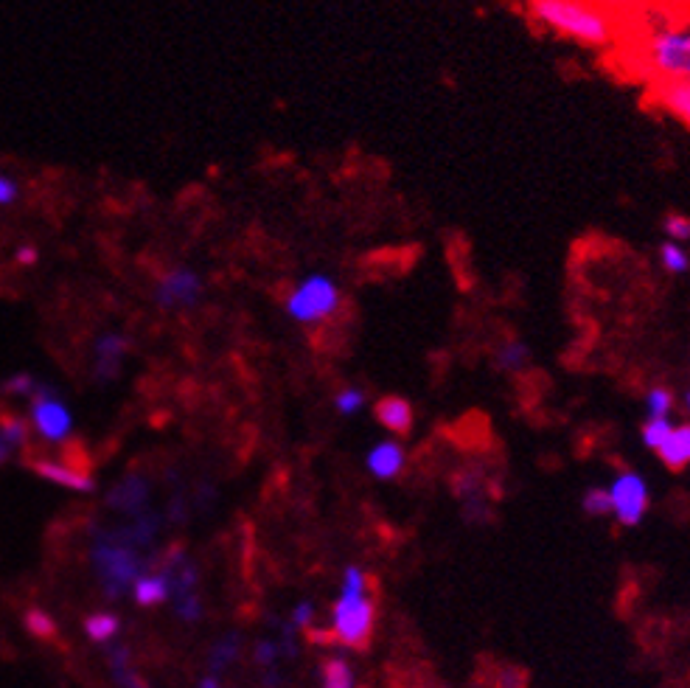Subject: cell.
<instances>
[{"label": "cell", "mask_w": 690, "mask_h": 688, "mask_svg": "<svg viewBox=\"0 0 690 688\" xmlns=\"http://www.w3.org/2000/svg\"><path fill=\"white\" fill-rule=\"evenodd\" d=\"M618 59L623 71L648 85L690 82V12H620Z\"/></svg>", "instance_id": "cell-1"}, {"label": "cell", "mask_w": 690, "mask_h": 688, "mask_svg": "<svg viewBox=\"0 0 690 688\" xmlns=\"http://www.w3.org/2000/svg\"><path fill=\"white\" fill-rule=\"evenodd\" d=\"M528 17L561 37H570L575 43L592 45V48L618 43L620 12L609 6L578 3V0H533L528 6Z\"/></svg>", "instance_id": "cell-2"}, {"label": "cell", "mask_w": 690, "mask_h": 688, "mask_svg": "<svg viewBox=\"0 0 690 688\" xmlns=\"http://www.w3.org/2000/svg\"><path fill=\"white\" fill-rule=\"evenodd\" d=\"M368 585L371 582L362 568H345L340 599L331 607V638L351 649H365L374 635L376 604L368 596Z\"/></svg>", "instance_id": "cell-3"}, {"label": "cell", "mask_w": 690, "mask_h": 688, "mask_svg": "<svg viewBox=\"0 0 690 688\" xmlns=\"http://www.w3.org/2000/svg\"><path fill=\"white\" fill-rule=\"evenodd\" d=\"M93 565L101 576L104 593L110 599H118L127 593V587H132L141 576H144L146 562L138 557V551L130 545L115 542L107 531L96 534V545H93Z\"/></svg>", "instance_id": "cell-4"}, {"label": "cell", "mask_w": 690, "mask_h": 688, "mask_svg": "<svg viewBox=\"0 0 690 688\" xmlns=\"http://www.w3.org/2000/svg\"><path fill=\"white\" fill-rule=\"evenodd\" d=\"M340 287L323 276V273H315L309 279H303L292 293L287 295V315L292 321L298 323H320L329 321L331 315L340 309Z\"/></svg>", "instance_id": "cell-5"}, {"label": "cell", "mask_w": 690, "mask_h": 688, "mask_svg": "<svg viewBox=\"0 0 690 688\" xmlns=\"http://www.w3.org/2000/svg\"><path fill=\"white\" fill-rule=\"evenodd\" d=\"M31 425L48 441H62L71 436L73 416L54 385L45 382L37 385V391L31 396Z\"/></svg>", "instance_id": "cell-6"}, {"label": "cell", "mask_w": 690, "mask_h": 688, "mask_svg": "<svg viewBox=\"0 0 690 688\" xmlns=\"http://www.w3.org/2000/svg\"><path fill=\"white\" fill-rule=\"evenodd\" d=\"M609 498H612V514L620 526L632 528L646 517L648 486L632 469H620L615 475V481L609 486Z\"/></svg>", "instance_id": "cell-7"}, {"label": "cell", "mask_w": 690, "mask_h": 688, "mask_svg": "<svg viewBox=\"0 0 690 688\" xmlns=\"http://www.w3.org/2000/svg\"><path fill=\"white\" fill-rule=\"evenodd\" d=\"M202 298V279L191 267H174L155 287V301L163 309L194 307Z\"/></svg>", "instance_id": "cell-8"}, {"label": "cell", "mask_w": 690, "mask_h": 688, "mask_svg": "<svg viewBox=\"0 0 690 688\" xmlns=\"http://www.w3.org/2000/svg\"><path fill=\"white\" fill-rule=\"evenodd\" d=\"M132 349V340L127 335H118V332H107L96 340L93 352H96V368H93V380L99 385H107L113 382L118 374H121V360L124 354Z\"/></svg>", "instance_id": "cell-9"}, {"label": "cell", "mask_w": 690, "mask_h": 688, "mask_svg": "<svg viewBox=\"0 0 690 688\" xmlns=\"http://www.w3.org/2000/svg\"><path fill=\"white\" fill-rule=\"evenodd\" d=\"M149 495H152V486L144 475H127L121 484H115L107 492V506L115 512L138 517V514L149 512Z\"/></svg>", "instance_id": "cell-10"}, {"label": "cell", "mask_w": 690, "mask_h": 688, "mask_svg": "<svg viewBox=\"0 0 690 688\" xmlns=\"http://www.w3.org/2000/svg\"><path fill=\"white\" fill-rule=\"evenodd\" d=\"M646 104L690 127V82H657L646 88Z\"/></svg>", "instance_id": "cell-11"}, {"label": "cell", "mask_w": 690, "mask_h": 688, "mask_svg": "<svg viewBox=\"0 0 690 688\" xmlns=\"http://www.w3.org/2000/svg\"><path fill=\"white\" fill-rule=\"evenodd\" d=\"M374 416L379 425L385 427L393 436H410L416 425V410L404 396H382L374 405Z\"/></svg>", "instance_id": "cell-12"}, {"label": "cell", "mask_w": 690, "mask_h": 688, "mask_svg": "<svg viewBox=\"0 0 690 688\" xmlns=\"http://www.w3.org/2000/svg\"><path fill=\"white\" fill-rule=\"evenodd\" d=\"M486 486H489V481H486L483 469L466 467L455 475L452 489H455V495L463 503L466 517H475V509H480V514L486 512Z\"/></svg>", "instance_id": "cell-13"}, {"label": "cell", "mask_w": 690, "mask_h": 688, "mask_svg": "<svg viewBox=\"0 0 690 688\" xmlns=\"http://www.w3.org/2000/svg\"><path fill=\"white\" fill-rule=\"evenodd\" d=\"M404 464H407V453L399 441H379L374 450L365 458L368 472L379 478V481H393L402 475Z\"/></svg>", "instance_id": "cell-14"}, {"label": "cell", "mask_w": 690, "mask_h": 688, "mask_svg": "<svg viewBox=\"0 0 690 688\" xmlns=\"http://www.w3.org/2000/svg\"><path fill=\"white\" fill-rule=\"evenodd\" d=\"M31 467H34L37 475H43L45 481H51V484L65 486V489H73V492H96V481L87 472H82V469H73L71 464H59V461L40 458Z\"/></svg>", "instance_id": "cell-15"}, {"label": "cell", "mask_w": 690, "mask_h": 688, "mask_svg": "<svg viewBox=\"0 0 690 688\" xmlns=\"http://www.w3.org/2000/svg\"><path fill=\"white\" fill-rule=\"evenodd\" d=\"M665 467L671 472H682L690 464V425H674V430L668 433V439L662 441V447L657 450Z\"/></svg>", "instance_id": "cell-16"}, {"label": "cell", "mask_w": 690, "mask_h": 688, "mask_svg": "<svg viewBox=\"0 0 690 688\" xmlns=\"http://www.w3.org/2000/svg\"><path fill=\"white\" fill-rule=\"evenodd\" d=\"M528 363H531V352L517 337H505L503 343L494 349V368H500V371L517 374V371H525Z\"/></svg>", "instance_id": "cell-17"}, {"label": "cell", "mask_w": 690, "mask_h": 688, "mask_svg": "<svg viewBox=\"0 0 690 688\" xmlns=\"http://www.w3.org/2000/svg\"><path fill=\"white\" fill-rule=\"evenodd\" d=\"M132 593H135V601L144 604V607H155L160 601L169 599V582L163 573H149V576H141L135 585H132Z\"/></svg>", "instance_id": "cell-18"}, {"label": "cell", "mask_w": 690, "mask_h": 688, "mask_svg": "<svg viewBox=\"0 0 690 688\" xmlns=\"http://www.w3.org/2000/svg\"><path fill=\"white\" fill-rule=\"evenodd\" d=\"M0 441L12 450H20L26 447L29 441V422L23 416H15V413H3L0 416Z\"/></svg>", "instance_id": "cell-19"}, {"label": "cell", "mask_w": 690, "mask_h": 688, "mask_svg": "<svg viewBox=\"0 0 690 688\" xmlns=\"http://www.w3.org/2000/svg\"><path fill=\"white\" fill-rule=\"evenodd\" d=\"M660 262L662 267H665V273H671V276H682V273H688L690 270L688 250L682 248V245H676V242H671V239L660 245Z\"/></svg>", "instance_id": "cell-20"}, {"label": "cell", "mask_w": 690, "mask_h": 688, "mask_svg": "<svg viewBox=\"0 0 690 688\" xmlns=\"http://www.w3.org/2000/svg\"><path fill=\"white\" fill-rule=\"evenodd\" d=\"M354 672L343 658H331L323 663V688H351Z\"/></svg>", "instance_id": "cell-21"}, {"label": "cell", "mask_w": 690, "mask_h": 688, "mask_svg": "<svg viewBox=\"0 0 690 688\" xmlns=\"http://www.w3.org/2000/svg\"><path fill=\"white\" fill-rule=\"evenodd\" d=\"M646 410L648 419H668L671 410H674V394H671V388H662V385L651 388L646 394Z\"/></svg>", "instance_id": "cell-22"}, {"label": "cell", "mask_w": 690, "mask_h": 688, "mask_svg": "<svg viewBox=\"0 0 690 688\" xmlns=\"http://www.w3.org/2000/svg\"><path fill=\"white\" fill-rule=\"evenodd\" d=\"M581 509L590 514V517H606L612 514V498H609V489H601V486H590L581 498Z\"/></svg>", "instance_id": "cell-23"}, {"label": "cell", "mask_w": 690, "mask_h": 688, "mask_svg": "<svg viewBox=\"0 0 690 688\" xmlns=\"http://www.w3.org/2000/svg\"><path fill=\"white\" fill-rule=\"evenodd\" d=\"M85 630L93 641H110L115 632H118V618L110 613L90 615L85 621Z\"/></svg>", "instance_id": "cell-24"}, {"label": "cell", "mask_w": 690, "mask_h": 688, "mask_svg": "<svg viewBox=\"0 0 690 688\" xmlns=\"http://www.w3.org/2000/svg\"><path fill=\"white\" fill-rule=\"evenodd\" d=\"M334 408H337V413H343V416L360 413V410L365 408V391H362V388H354V385L337 391V396H334Z\"/></svg>", "instance_id": "cell-25"}, {"label": "cell", "mask_w": 690, "mask_h": 688, "mask_svg": "<svg viewBox=\"0 0 690 688\" xmlns=\"http://www.w3.org/2000/svg\"><path fill=\"white\" fill-rule=\"evenodd\" d=\"M674 430V425H671V419H648L646 425H643V444H646L648 450H660L662 441L668 439V433Z\"/></svg>", "instance_id": "cell-26"}, {"label": "cell", "mask_w": 690, "mask_h": 688, "mask_svg": "<svg viewBox=\"0 0 690 688\" xmlns=\"http://www.w3.org/2000/svg\"><path fill=\"white\" fill-rule=\"evenodd\" d=\"M236 655H239V638H236V635L222 638V641L214 646V652H211V669H214V672H222L228 663L236 660Z\"/></svg>", "instance_id": "cell-27"}, {"label": "cell", "mask_w": 690, "mask_h": 688, "mask_svg": "<svg viewBox=\"0 0 690 688\" xmlns=\"http://www.w3.org/2000/svg\"><path fill=\"white\" fill-rule=\"evenodd\" d=\"M662 228H665V234L671 236V242H690V217H685V214H679V211H671L665 220H662Z\"/></svg>", "instance_id": "cell-28"}, {"label": "cell", "mask_w": 690, "mask_h": 688, "mask_svg": "<svg viewBox=\"0 0 690 688\" xmlns=\"http://www.w3.org/2000/svg\"><path fill=\"white\" fill-rule=\"evenodd\" d=\"M37 385H40V382L34 380L31 374H15V377H9V380L0 385V391H3V394H15V396H34Z\"/></svg>", "instance_id": "cell-29"}, {"label": "cell", "mask_w": 690, "mask_h": 688, "mask_svg": "<svg viewBox=\"0 0 690 688\" xmlns=\"http://www.w3.org/2000/svg\"><path fill=\"white\" fill-rule=\"evenodd\" d=\"M26 627H29L31 635H37V638H51L54 635V621H51V615L40 613V610H31L29 615H26Z\"/></svg>", "instance_id": "cell-30"}, {"label": "cell", "mask_w": 690, "mask_h": 688, "mask_svg": "<svg viewBox=\"0 0 690 688\" xmlns=\"http://www.w3.org/2000/svg\"><path fill=\"white\" fill-rule=\"evenodd\" d=\"M312 618H315V604L312 601H301L295 610H292V630H309L312 627Z\"/></svg>", "instance_id": "cell-31"}, {"label": "cell", "mask_w": 690, "mask_h": 688, "mask_svg": "<svg viewBox=\"0 0 690 688\" xmlns=\"http://www.w3.org/2000/svg\"><path fill=\"white\" fill-rule=\"evenodd\" d=\"M281 655V644H273V641H261L259 646H256V660L259 663H264V666H270V663H275V658Z\"/></svg>", "instance_id": "cell-32"}, {"label": "cell", "mask_w": 690, "mask_h": 688, "mask_svg": "<svg viewBox=\"0 0 690 688\" xmlns=\"http://www.w3.org/2000/svg\"><path fill=\"white\" fill-rule=\"evenodd\" d=\"M17 183L12 177L0 175V205H12L17 200Z\"/></svg>", "instance_id": "cell-33"}, {"label": "cell", "mask_w": 690, "mask_h": 688, "mask_svg": "<svg viewBox=\"0 0 690 688\" xmlns=\"http://www.w3.org/2000/svg\"><path fill=\"white\" fill-rule=\"evenodd\" d=\"M166 517H169L172 523H183V520H186V500H183V495H174Z\"/></svg>", "instance_id": "cell-34"}, {"label": "cell", "mask_w": 690, "mask_h": 688, "mask_svg": "<svg viewBox=\"0 0 690 688\" xmlns=\"http://www.w3.org/2000/svg\"><path fill=\"white\" fill-rule=\"evenodd\" d=\"M214 498H216V489L211 486V481L200 484V489H197V506H205V503H211Z\"/></svg>", "instance_id": "cell-35"}, {"label": "cell", "mask_w": 690, "mask_h": 688, "mask_svg": "<svg viewBox=\"0 0 690 688\" xmlns=\"http://www.w3.org/2000/svg\"><path fill=\"white\" fill-rule=\"evenodd\" d=\"M17 259H20V262H34V259H37V250H34V248H20V250H17Z\"/></svg>", "instance_id": "cell-36"}, {"label": "cell", "mask_w": 690, "mask_h": 688, "mask_svg": "<svg viewBox=\"0 0 690 688\" xmlns=\"http://www.w3.org/2000/svg\"><path fill=\"white\" fill-rule=\"evenodd\" d=\"M12 458V447H6L3 441H0V464H6Z\"/></svg>", "instance_id": "cell-37"}, {"label": "cell", "mask_w": 690, "mask_h": 688, "mask_svg": "<svg viewBox=\"0 0 690 688\" xmlns=\"http://www.w3.org/2000/svg\"><path fill=\"white\" fill-rule=\"evenodd\" d=\"M200 688H219V683H216L214 677H205V680H202V686H200Z\"/></svg>", "instance_id": "cell-38"}, {"label": "cell", "mask_w": 690, "mask_h": 688, "mask_svg": "<svg viewBox=\"0 0 690 688\" xmlns=\"http://www.w3.org/2000/svg\"><path fill=\"white\" fill-rule=\"evenodd\" d=\"M685 405H688V410H690V391H688V396H685Z\"/></svg>", "instance_id": "cell-39"}]
</instances>
